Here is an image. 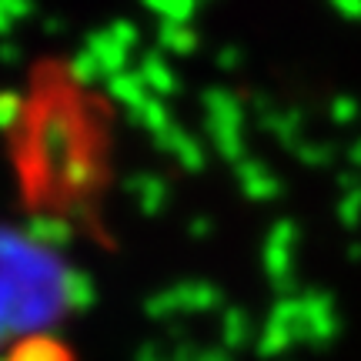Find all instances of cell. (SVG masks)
Masks as SVG:
<instances>
[{"label": "cell", "instance_id": "2", "mask_svg": "<svg viewBox=\"0 0 361 361\" xmlns=\"http://www.w3.org/2000/svg\"><path fill=\"white\" fill-rule=\"evenodd\" d=\"M0 361H80L74 345L61 331H40L24 341H17L11 351H4Z\"/></svg>", "mask_w": 361, "mask_h": 361}, {"label": "cell", "instance_id": "1", "mask_svg": "<svg viewBox=\"0 0 361 361\" xmlns=\"http://www.w3.org/2000/svg\"><path fill=\"white\" fill-rule=\"evenodd\" d=\"M74 301L67 261L37 234L0 224V355L40 331H57Z\"/></svg>", "mask_w": 361, "mask_h": 361}]
</instances>
